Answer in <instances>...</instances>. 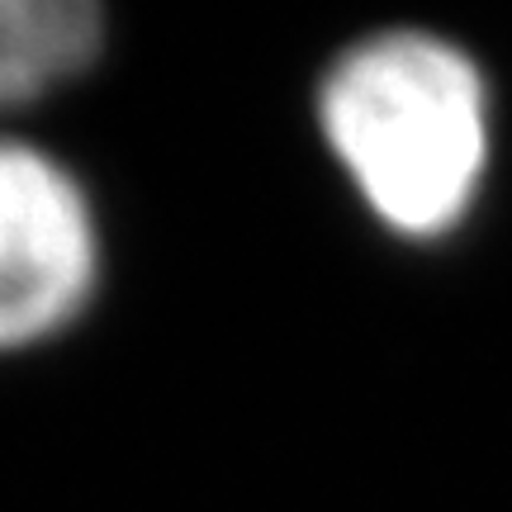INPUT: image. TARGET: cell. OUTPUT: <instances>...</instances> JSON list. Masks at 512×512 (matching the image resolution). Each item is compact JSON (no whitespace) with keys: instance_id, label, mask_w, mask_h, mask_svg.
<instances>
[{"instance_id":"cell-3","label":"cell","mask_w":512,"mask_h":512,"mask_svg":"<svg viewBox=\"0 0 512 512\" xmlns=\"http://www.w3.org/2000/svg\"><path fill=\"white\" fill-rule=\"evenodd\" d=\"M100 43L105 15L86 0H0V110L86 72Z\"/></svg>"},{"instance_id":"cell-2","label":"cell","mask_w":512,"mask_h":512,"mask_svg":"<svg viewBox=\"0 0 512 512\" xmlns=\"http://www.w3.org/2000/svg\"><path fill=\"white\" fill-rule=\"evenodd\" d=\"M95 271L100 233L86 190L43 147L0 138V351L67 328Z\"/></svg>"},{"instance_id":"cell-1","label":"cell","mask_w":512,"mask_h":512,"mask_svg":"<svg viewBox=\"0 0 512 512\" xmlns=\"http://www.w3.org/2000/svg\"><path fill=\"white\" fill-rule=\"evenodd\" d=\"M318 124L366 209L403 238L451 233L489 171V86L470 53L422 29L351 43L318 86Z\"/></svg>"}]
</instances>
